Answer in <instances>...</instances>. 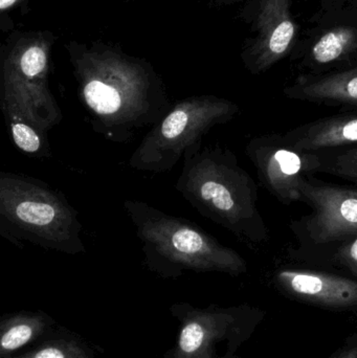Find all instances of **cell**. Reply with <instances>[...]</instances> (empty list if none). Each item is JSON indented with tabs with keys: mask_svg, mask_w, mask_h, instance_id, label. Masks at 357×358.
Masks as SVG:
<instances>
[{
	"mask_svg": "<svg viewBox=\"0 0 357 358\" xmlns=\"http://www.w3.org/2000/svg\"><path fill=\"white\" fill-rule=\"evenodd\" d=\"M80 101L92 130L127 144L161 121L173 103L151 63L102 41L66 45Z\"/></svg>",
	"mask_w": 357,
	"mask_h": 358,
	"instance_id": "cell-1",
	"label": "cell"
},
{
	"mask_svg": "<svg viewBox=\"0 0 357 358\" xmlns=\"http://www.w3.org/2000/svg\"><path fill=\"white\" fill-rule=\"evenodd\" d=\"M175 187L201 216L251 248L270 238L258 208L257 182L230 149L201 142L190 147Z\"/></svg>",
	"mask_w": 357,
	"mask_h": 358,
	"instance_id": "cell-2",
	"label": "cell"
},
{
	"mask_svg": "<svg viewBox=\"0 0 357 358\" xmlns=\"http://www.w3.org/2000/svg\"><path fill=\"white\" fill-rule=\"evenodd\" d=\"M124 208L140 242L143 263L159 277L177 279L189 271L233 277L247 273V261L239 252L193 221L140 200H126Z\"/></svg>",
	"mask_w": 357,
	"mask_h": 358,
	"instance_id": "cell-3",
	"label": "cell"
},
{
	"mask_svg": "<svg viewBox=\"0 0 357 358\" xmlns=\"http://www.w3.org/2000/svg\"><path fill=\"white\" fill-rule=\"evenodd\" d=\"M79 213L66 196L41 179L0 172V235L61 254H85Z\"/></svg>",
	"mask_w": 357,
	"mask_h": 358,
	"instance_id": "cell-4",
	"label": "cell"
},
{
	"mask_svg": "<svg viewBox=\"0 0 357 358\" xmlns=\"http://www.w3.org/2000/svg\"><path fill=\"white\" fill-rule=\"evenodd\" d=\"M56 36L48 31H13L1 48L0 108L48 134L63 115L50 85Z\"/></svg>",
	"mask_w": 357,
	"mask_h": 358,
	"instance_id": "cell-5",
	"label": "cell"
},
{
	"mask_svg": "<svg viewBox=\"0 0 357 358\" xmlns=\"http://www.w3.org/2000/svg\"><path fill=\"white\" fill-rule=\"evenodd\" d=\"M239 113L238 104L214 94L176 101L143 138L130 157L129 166L150 173L170 172L190 147L203 142L215 126L230 123Z\"/></svg>",
	"mask_w": 357,
	"mask_h": 358,
	"instance_id": "cell-6",
	"label": "cell"
},
{
	"mask_svg": "<svg viewBox=\"0 0 357 358\" xmlns=\"http://www.w3.org/2000/svg\"><path fill=\"white\" fill-rule=\"evenodd\" d=\"M180 327L175 344L163 358H242L241 347L265 317L249 305L205 308L175 303L169 309Z\"/></svg>",
	"mask_w": 357,
	"mask_h": 358,
	"instance_id": "cell-7",
	"label": "cell"
},
{
	"mask_svg": "<svg viewBox=\"0 0 357 358\" xmlns=\"http://www.w3.org/2000/svg\"><path fill=\"white\" fill-rule=\"evenodd\" d=\"M301 193L312 212L291 224L299 244L297 257L324 263L357 237V187L308 176L302 182Z\"/></svg>",
	"mask_w": 357,
	"mask_h": 358,
	"instance_id": "cell-8",
	"label": "cell"
},
{
	"mask_svg": "<svg viewBox=\"0 0 357 358\" xmlns=\"http://www.w3.org/2000/svg\"><path fill=\"white\" fill-rule=\"evenodd\" d=\"M245 153L262 187L285 206L303 202L302 182L320 173L322 166L320 152L298 150L283 134L254 136L245 146Z\"/></svg>",
	"mask_w": 357,
	"mask_h": 358,
	"instance_id": "cell-9",
	"label": "cell"
},
{
	"mask_svg": "<svg viewBox=\"0 0 357 358\" xmlns=\"http://www.w3.org/2000/svg\"><path fill=\"white\" fill-rule=\"evenodd\" d=\"M274 283L282 294L328 310L357 309V280L302 268H280Z\"/></svg>",
	"mask_w": 357,
	"mask_h": 358,
	"instance_id": "cell-10",
	"label": "cell"
},
{
	"mask_svg": "<svg viewBox=\"0 0 357 358\" xmlns=\"http://www.w3.org/2000/svg\"><path fill=\"white\" fill-rule=\"evenodd\" d=\"M259 36L249 55L254 73L268 71L289 50L296 27L289 12V0H262L258 15Z\"/></svg>",
	"mask_w": 357,
	"mask_h": 358,
	"instance_id": "cell-11",
	"label": "cell"
},
{
	"mask_svg": "<svg viewBox=\"0 0 357 358\" xmlns=\"http://www.w3.org/2000/svg\"><path fill=\"white\" fill-rule=\"evenodd\" d=\"M298 150L308 152L349 148L357 145V110L321 117L283 134Z\"/></svg>",
	"mask_w": 357,
	"mask_h": 358,
	"instance_id": "cell-12",
	"label": "cell"
},
{
	"mask_svg": "<svg viewBox=\"0 0 357 358\" xmlns=\"http://www.w3.org/2000/svg\"><path fill=\"white\" fill-rule=\"evenodd\" d=\"M291 100L357 110V67L321 77H304L284 90Z\"/></svg>",
	"mask_w": 357,
	"mask_h": 358,
	"instance_id": "cell-13",
	"label": "cell"
},
{
	"mask_svg": "<svg viewBox=\"0 0 357 358\" xmlns=\"http://www.w3.org/2000/svg\"><path fill=\"white\" fill-rule=\"evenodd\" d=\"M60 325L42 310H21L0 320V358L18 355L54 334Z\"/></svg>",
	"mask_w": 357,
	"mask_h": 358,
	"instance_id": "cell-14",
	"label": "cell"
},
{
	"mask_svg": "<svg viewBox=\"0 0 357 358\" xmlns=\"http://www.w3.org/2000/svg\"><path fill=\"white\" fill-rule=\"evenodd\" d=\"M8 358H96V350L81 336L59 326L48 338Z\"/></svg>",
	"mask_w": 357,
	"mask_h": 358,
	"instance_id": "cell-15",
	"label": "cell"
},
{
	"mask_svg": "<svg viewBox=\"0 0 357 358\" xmlns=\"http://www.w3.org/2000/svg\"><path fill=\"white\" fill-rule=\"evenodd\" d=\"M4 120L15 147L21 152L35 159L52 157L46 132L41 131L20 117H6Z\"/></svg>",
	"mask_w": 357,
	"mask_h": 358,
	"instance_id": "cell-16",
	"label": "cell"
},
{
	"mask_svg": "<svg viewBox=\"0 0 357 358\" xmlns=\"http://www.w3.org/2000/svg\"><path fill=\"white\" fill-rule=\"evenodd\" d=\"M356 34L349 29H337L325 34L312 48V58L319 64H328L339 60L350 50Z\"/></svg>",
	"mask_w": 357,
	"mask_h": 358,
	"instance_id": "cell-17",
	"label": "cell"
},
{
	"mask_svg": "<svg viewBox=\"0 0 357 358\" xmlns=\"http://www.w3.org/2000/svg\"><path fill=\"white\" fill-rule=\"evenodd\" d=\"M320 173L346 179L357 185V145L349 148L321 151Z\"/></svg>",
	"mask_w": 357,
	"mask_h": 358,
	"instance_id": "cell-18",
	"label": "cell"
},
{
	"mask_svg": "<svg viewBox=\"0 0 357 358\" xmlns=\"http://www.w3.org/2000/svg\"><path fill=\"white\" fill-rule=\"evenodd\" d=\"M324 263L344 269L357 280V237L337 248Z\"/></svg>",
	"mask_w": 357,
	"mask_h": 358,
	"instance_id": "cell-19",
	"label": "cell"
},
{
	"mask_svg": "<svg viewBox=\"0 0 357 358\" xmlns=\"http://www.w3.org/2000/svg\"><path fill=\"white\" fill-rule=\"evenodd\" d=\"M29 0H0V29L3 33H12L15 23L13 14L19 12L21 15L27 14Z\"/></svg>",
	"mask_w": 357,
	"mask_h": 358,
	"instance_id": "cell-20",
	"label": "cell"
},
{
	"mask_svg": "<svg viewBox=\"0 0 357 358\" xmlns=\"http://www.w3.org/2000/svg\"><path fill=\"white\" fill-rule=\"evenodd\" d=\"M330 358H357V334L347 338L345 344Z\"/></svg>",
	"mask_w": 357,
	"mask_h": 358,
	"instance_id": "cell-21",
	"label": "cell"
}]
</instances>
